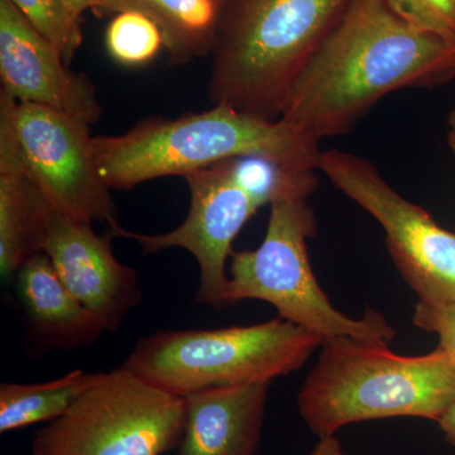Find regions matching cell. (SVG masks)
Instances as JSON below:
<instances>
[{"instance_id": "cell-26", "label": "cell", "mask_w": 455, "mask_h": 455, "mask_svg": "<svg viewBox=\"0 0 455 455\" xmlns=\"http://www.w3.org/2000/svg\"><path fill=\"white\" fill-rule=\"evenodd\" d=\"M448 133H447V140L449 148L453 152L455 157V109L451 110L449 113L448 119Z\"/></svg>"}, {"instance_id": "cell-17", "label": "cell", "mask_w": 455, "mask_h": 455, "mask_svg": "<svg viewBox=\"0 0 455 455\" xmlns=\"http://www.w3.org/2000/svg\"><path fill=\"white\" fill-rule=\"evenodd\" d=\"M101 376L103 373L76 370L52 381L2 383L0 431L8 433L33 424L56 420Z\"/></svg>"}, {"instance_id": "cell-6", "label": "cell", "mask_w": 455, "mask_h": 455, "mask_svg": "<svg viewBox=\"0 0 455 455\" xmlns=\"http://www.w3.org/2000/svg\"><path fill=\"white\" fill-rule=\"evenodd\" d=\"M267 230L259 248L233 251L223 302H268L278 317L323 339H353L390 344L396 331L379 311L368 309L355 319L335 309L323 291L307 253V239L315 235L316 220L307 200L272 203Z\"/></svg>"}, {"instance_id": "cell-14", "label": "cell", "mask_w": 455, "mask_h": 455, "mask_svg": "<svg viewBox=\"0 0 455 455\" xmlns=\"http://www.w3.org/2000/svg\"><path fill=\"white\" fill-rule=\"evenodd\" d=\"M14 280L29 326L44 348H82L109 331L101 317L68 291L46 253L27 260Z\"/></svg>"}, {"instance_id": "cell-7", "label": "cell", "mask_w": 455, "mask_h": 455, "mask_svg": "<svg viewBox=\"0 0 455 455\" xmlns=\"http://www.w3.org/2000/svg\"><path fill=\"white\" fill-rule=\"evenodd\" d=\"M185 429V400L118 368L36 433L33 455H163Z\"/></svg>"}, {"instance_id": "cell-24", "label": "cell", "mask_w": 455, "mask_h": 455, "mask_svg": "<svg viewBox=\"0 0 455 455\" xmlns=\"http://www.w3.org/2000/svg\"><path fill=\"white\" fill-rule=\"evenodd\" d=\"M436 423L444 434L445 440L455 448V400Z\"/></svg>"}, {"instance_id": "cell-22", "label": "cell", "mask_w": 455, "mask_h": 455, "mask_svg": "<svg viewBox=\"0 0 455 455\" xmlns=\"http://www.w3.org/2000/svg\"><path fill=\"white\" fill-rule=\"evenodd\" d=\"M412 322L421 331L438 335V348L444 350L455 364V305H433L419 301Z\"/></svg>"}, {"instance_id": "cell-4", "label": "cell", "mask_w": 455, "mask_h": 455, "mask_svg": "<svg viewBox=\"0 0 455 455\" xmlns=\"http://www.w3.org/2000/svg\"><path fill=\"white\" fill-rule=\"evenodd\" d=\"M350 0H229L208 97L277 121L290 89Z\"/></svg>"}, {"instance_id": "cell-15", "label": "cell", "mask_w": 455, "mask_h": 455, "mask_svg": "<svg viewBox=\"0 0 455 455\" xmlns=\"http://www.w3.org/2000/svg\"><path fill=\"white\" fill-rule=\"evenodd\" d=\"M53 206L23 166L8 122L0 116V274L14 277L42 252Z\"/></svg>"}, {"instance_id": "cell-12", "label": "cell", "mask_w": 455, "mask_h": 455, "mask_svg": "<svg viewBox=\"0 0 455 455\" xmlns=\"http://www.w3.org/2000/svg\"><path fill=\"white\" fill-rule=\"evenodd\" d=\"M113 236L109 230L98 235L92 224L55 211L42 247L68 291L101 317L109 331L143 300L137 272L113 252Z\"/></svg>"}, {"instance_id": "cell-18", "label": "cell", "mask_w": 455, "mask_h": 455, "mask_svg": "<svg viewBox=\"0 0 455 455\" xmlns=\"http://www.w3.org/2000/svg\"><path fill=\"white\" fill-rule=\"evenodd\" d=\"M236 179L259 208L283 199L307 200L317 188L316 171H298L265 157L230 160Z\"/></svg>"}, {"instance_id": "cell-11", "label": "cell", "mask_w": 455, "mask_h": 455, "mask_svg": "<svg viewBox=\"0 0 455 455\" xmlns=\"http://www.w3.org/2000/svg\"><path fill=\"white\" fill-rule=\"evenodd\" d=\"M0 92L14 100L52 108L90 125L103 116L92 83L70 70L55 44L9 0H0Z\"/></svg>"}, {"instance_id": "cell-25", "label": "cell", "mask_w": 455, "mask_h": 455, "mask_svg": "<svg viewBox=\"0 0 455 455\" xmlns=\"http://www.w3.org/2000/svg\"><path fill=\"white\" fill-rule=\"evenodd\" d=\"M309 455H349L343 451L339 440L335 436L320 438Z\"/></svg>"}, {"instance_id": "cell-1", "label": "cell", "mask_w": 455, "mask_h": 455, "mask_svg": "<svg viewBox=\"0 0 455 455\" xmlns=\"http://www.w3.org/2000/svg\"><path fill=\"white\" fill-rule=\"evenodd\" d=\"M455 77V44L419 31L387 0H350L295 80L280 119L317 140L347 133L386 95Z\"/></svg>"}, {"instance_id": "cell-5", "label": "cell", "mask_w": 455, "mask_h": 455, "mask_svg": "<svg viewBox=\"0 0 455 455\" xmlns=\"http://www.w3.org/2000/svg\"><path fill=\"white\" fill-rule=\"evenodd\" d=\"M323 341L280 317L212 331H157L140 338L119 368L187 397L220 386L271 383L300 370Z\"/></svg>"}, {"instance_id": "cell-3", "label": "cell", "mask_w": 455, "mask_h": 455, "mask_svg": "<svg viewBox=\"0 0 455 455\" xmlns=\"http://www.w3.org/2000/svg\"><path fill=\"white\" fill-rule=\"evenodd\" d=\"M454 400L455 364L444 350L411 357L391 352L387 344L340 337L323 341L298 407L320 439L362 421H438Z\"/></svg>"}, {"instance_id": "cell-13", "label": "cell", "mask_w": 455, "mask_h": 455, "mask_svg": "<svg viewBox=\"0 0 455 455\" xmlns=\"http://www.w3.org/2000/svg\"><path fill=\"white\" fill-rule=\"evenodd\" d=\"M269 385L220 386L184 397L179 455H257Z\"/></svg>"}, {"instance_id": "cell-23", "label": "cell", "mask_w": 455, "mask_h": 455, "mask_svg": "<svg viewBox=\"0 0 455 455\" xmlns=\"http://www.w3.org/2000/svg\"><path fill=\"white\" fill-rule=\"evenodd\" d=\"M71 9L82 17L84 12L94 11L98 13H112L110 0H66Z\"/></svg>"}, {"instance_id": "cell-16", "label": "cell", "mask_w": 455, "mask_h": 455, "mask_svg": "<svg viewBox=\"0 0 455 455\" xmlns=\"http://www.w3.org/2000/svg\"><path fill=\"white\" fill-rule=\"evenodd\" d=\"M229 0H110L112 13L136 11L154 20L173 65L212 55Z\"/></svg>"}, {"instance_id": "cell-9", "label": "cell", "mask_w": 455, "mask_h": 455, "mask_svg": "<svg viewBox=\"0 0 455 455\" xmlns=\"http://www.w3.org/2000/svg\"><path fill=\"white\" fill-rule=\"evenodd\" d=\"M0 116L8 122L29 178L55 211L83 223L119 228L110 188L99 173L94 137L83 119L0 92Z\"/></svg>"}, {"instance_id": "cell-10", "label": "cell", "mask_w": 455, "mask_h": 455, "mask_svg": "<svg viewBox=\"0 0 455 455\" xmlns=\"http://www.w3.org/2000/svg\"><path fill=\"white\" fill-rule=\"evenodd\" d=\"M184 179L190 190V208L178 228L160 235H140L122 227L109 232L137 242L146 254L170 248L193 254L199 266L196 302L221 309L226 307L223 293L233 242L260 208L236 179L230 160L193 171Z\"/></svg>"}, {"instance_id": "cell-20", "label": "cell", "mask_w": 455, "mask_h": 455, "mask_svg": "<svg viewBox=\"0 0 455 455\" xmlns=\"http://www.w3.org/2000/svg\"><path fill=\"white\" fill-rule=\"evenodd\" d=\"M70 62L83 44L80 16L66 0H9Z\"/></svg>"}, {"instance_id": "cell-21", "label": "cell", "mask_w": 455, "mask_h": 455, "mask_svg": "<svg viewBox=\"0 0 455 455\" xmlns=\"http://www.w3.org/2000/svg\"><path fill=\"white\" fill-rule=\"evenodd\" d=\"M387 3L410 26L455 44V0H387Z\"/></svg>"}, {"instance_id": "cell-8", "label": "cell", "mask_w": 455, "mask_h": 455, "mask_svg": "<svg viewBox=\"0 0 455 455\" xmlns=\"http://www.w3.org/2000/svg\"><path fill=\"white\" fill-rule=\"evenodd\" d=\"M319 171L382 227L388 253L419 301L455 305L454 233L400 196L366 158L326 149Z\"/></svg>"}, {"instance_id": "cell-19", "label": "cell", "mask_w": 455, "mask_h": 455, "mask_svg": "<svg viewBox=\"0 0 455 455\" xmlns=\"http://www.w3.org/2000/svg\"><path fill=\"white\" fill-rule=\"evenodd\" d=\"M106 46L116 64L139 68L149 64L164 49V38L154 20L140 12L127 11L110 20Z\"/></svg>"}, {"instance_id": "cell-2", "label": "cell", "mask_w": 455, "mask_h": 455, "mask_svg": "<svg viewBox=\"0 0 455 455\" xmlns=\"http://www.w3.org/2000/svg\"><path fill=\"white\" fill-rule=\"evenodd\" d=\"M320 140L283 119L268 121L226 106L178 118L154 116L118 136L94 137L99 173L110 188L143 182L236 157L257 156L291 170L319 171Z\"/></svg>"}]
</instances>
